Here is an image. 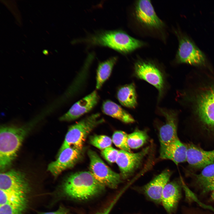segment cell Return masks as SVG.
Returning a JSON list of instances; mask_svg holds the SVG:
<instances>
[{
	"label": "cell",
	"instance_id": "6da1fadb",
	"mask_svg": "<svg viewBox=\"0 0 214 214\" xmlns=\"http://www.w3.org/2000/svg\"><path fill=\"white\" fill-rule=\"evenodd\" d=\"M75 41L86 43L90 45L107 46L123 54L131 52L144 45L143 41L119 29L100 31Z\"/></svg>",
	"mask_w": 214,
	"mask_h": 214
},
{
	"label": "cell",
	"instance_id": "3957f363",
	"mask_svg": "<svg viewBox=\"0 0 214 214\" xmlns=\"http://www.w3.org/2000/svg\"><path fill=\"white\" fill-rule=\"evenodd\" d=\"M26 126H1L0 130V169L4 171L16 158L22 142L30 130Z\"/></svg>",
	"mask_w": 214,
	"mask_h": 214
},
{
	"label": "cell",
	"instance_id": "7402d4cb",
	"mask_svg": "<svg viewBox=\"0 0 214 214\" xmlns=\"http://www.w3.org/2000/svg\"><path fill=\"white\" fill-rule=\"evenodd\" d=\"M117 60V57L114 56L98 64L96 75V89H100L109 78L113 68Z\"/></svg>",
	"mask_w": 214,
	"mask_h": 214
},
{
	"label": "cell",
	"instance_id": "8fae6325",
	"mask_svg": "<svg viewBox=\"0 0 214 214\" xmlns=\"http://www.w3.org/2000/svg\"><path fill=\"white\" fill-rule=\"evenodd\" d=\"M149 150V148L147 147L135 153L119 150L116 163L119 168L122 178L126 179L133 173L139 166Z\"/></svg>",
	"mask_w": 214,
	"mask_h": 214
},
{
	"label": "cell",
	"instance_id": "8992f818",
	"mask_svg": "<svg viewBox=\"0 0 214 214\" xmlns=\"http://www.w3.org/2000/svg\"><path fill=\"white\" fill-rule=\"evenodd\" d=\"M88 154L90 160V171L95 178L105 187L117 188L121 182V177L111 170L94 151L89 150Z\"/></svg>",
	"mask_w": 214,
	"mask_h": 214
},
{
	"label": "cell",
	"instance_id": "d6986e66",
	"mask_svg": "<svg viewBox=\"0 0 214 214\" xmlns=\"http://www.w3.org/2000/svg\"><path fill=\"white\" fill-rule=\"evenodd\" d=\"M102 110L106 114L126 123H133L135 120L132 116L120 106L109 100L103 102Z\"/></svg>",
	"mask_w": 214,
	"mask_h": 214
},
{
	"label": "cell",
	"instance_id": "5bb4252c",
	"mask_svg": "<svg viewBox=\"0 0 214 214\" xmlns=\"http://www.w3.org/2000/svg\"><path fill=\"white\" fill-rule=\"evenodd\" d=\"M158 112L164 117L165 121L159 129L160 145L167 144L178 138L177 135V117L174 111L158 108Z\"/></svg>",
	"mask_w": 214,
	"mask_h": 214
},
{
	"label": "cell",
	"instance_id": "4fadbf2b",
	"mask_svg": "<svg viewBox=\"0 0 214 214\" xmlns=\"http://www.w3.org/2000/svg\"><path fill=\"white\" fill-rule=\"evenodd\" d=\"M0 189L27 194L30 191V187L23 173L12 169L0 173Z\"/></svg>",
	"mask_w": 214,
	"mask_h": 214
},
{
	"label": "cell",
	"instance_id": "7a4b0ae2",
	"mask_svg": "<svg viewBox=\"0 0 214 214\" xmlns=\"http://www.w3.org/2000/svg\"><path fill=\"white\" fill-rule=\"evenodd\" d=\"M105 186L100 183L90 171L72 174L66 179L62 185L64 195L72 199L85 200L100 194Z\"/></svg>",
	"mask_w": 214,
	"mask_h": 214
},
{
	"label": "cell",
	"instance_id": "f1b7e54d",
	"mask_svg": "<svg viewBox=\"0 0 214 214\" xmlns=\"http://www.w3.org/2000/svg\"><path fill=\"white\" fill-rule=\"evenodd\" d=\"M122 194L121 193H119L107 207L103 210L95 214H109L113 206Z\"/></svg>",
	"mask_w": 214,
	"mask_h": 214
},
{
	"label": "cell",
	"instance_id": "ba28073f",
	"mask_svg": "<svg viewBox=\"0 0 214 214\" xmlns=\"http://www.w3.org/2000/svg\"><path fill=\"white\" fill-rule=\"evenodd\" d=\"M196 111L204 127L209 130H214V87L207 89L199 95Z\"/></svg>",
	"mask_w": 214,
	"mask_h": 214
},
{
	"label": "cell",
	"instance_id": "83f0119b",
	"mask_svg": "<svg viewBox=\"0 0 214 214\" xmlns=\"http://www.w3.org/2000/svg\"><path fill=\"white\" fill-rule=\"evenodd\" d=\"M119 151L111 146L102 150L101 153L106 160L112 163L116 162Z\"/></svg>",
	"mask_w": 214,
	"mask_h": 214
},
{
	"label": "cell",
	"instance_id": "ac0fdd59",
	"mask_svg": "<svg viewBox=\"0 0 214 214\" xmlns=\"http://www.w3.org/2000/svg\"><path fill=\"white\" fill-rule=\"evenodd\" d=\"M187 145L178 138L170 143L160 145V158L173 162L176 165L186 161Z\"/></svg>",
	"mask_w": 214,
	"mask_h": 214
},
{
	"label": "cell",
	"instance_id": "5b68a950",
	"mask_svg": "<svg viewBox=\"0 0 214 214\" xmlns=\"http://www.w3.org/2000/svg\"><path fill=\"white\" fill-rule=\"evenodd\" d=\"M134 75L137 78L146 81L157 89L158 100L160 101L164 95L166 88L165 76L161 69L152 62L138 60L134 64Z\"/></svg>",
	"mask_w": 214,
	"mask_h": 214
},
{
	"label": "cell",
	"instance_id": "277c9868",
	"mask_svg": "<svg viewBox=\"0 0 214 214\" xmlns=\"http://www.w3.org/2000/svg\"><path fill=\"white\" fill-rule=\"evenodd\" d=\"M104 121L99 113L92 114L72 125L68 129L58 153L73 147L82 150L86 139L96 126Z\"/></svg>",
	"mask_w": 214,
	"mask_h": 214
},
{
	"label": "cell",
	"instance_id": "603a6c76",
	"mask_svg": "<svg viewBox=\"0 0 214 214\" xmlns=\"http://www.w3.org/2000/svg\"><path fill=\"white\" fill-rule=\"evenodd\" d=\"M27 195L15 191L0 189V206L10 204L27 206Z\"/></svg>",
	"mask_w": 214,
	"mask_h": 214
},
{
	"label": "cell",
	"instance_id": "484cf974",
	"mask_svg": "<svg viewBox=\"0 0 214 214\" xmlns=\"http://www.w3.org/2000/svg\"><path fill=\"white\" fill-rule=\"evenodd\" d=\"M89 141L92 145L102 150L111 147L112 143V139L104 135L92 136L90 137Z\"/></svg>",
	"mask_w": 214,
	"mask_h": 214
},
{
	"label": "cell",
	"instance_id": "d4e9b609",
	"mask_svg": "<svg viewBox=\"0 0 214 214\" xmlns=\"http://www.w3.org/2000/svg\"><path fill=\"white\" fill-rule=\"evenodd\" d=\"M128 135L124 131H117L114 133L112 140V143L120 150L130 152L128 143Z\"/></svg>",
	"mask_w": 214,
	"mask_h": 214
},
{
	"label": "cell",
	"instance_id": "f546056e",
	"mask_svg": "<svg viewBox=\"0 0 214 214\" xmlns=\"http://www.w3.org/2000/svg\"><path fill=\"white\" fill-rule=\"evenodd\" d=\"M40 214H70L69 210L66 207L61 206L56 211L43 213Z\"/></svg>",
	"mask_w": 214,
	"mask_h": 214
},
{
	"label": "cell",
	"instance_id": "7c38bea8",
	"mask_svg": "<svg viewBox=\"0 0 214 214\" xmlns=\"http://www.w3.org/2000/svg\"><path fill=\"white\" fill-rule=\"evenodd\" d=\"M171 174L169 170H166L145 185L134 188L135 190L143 194L155 203L160 204L163 190L169 182Z\"/></svg>",
	"mask_w": 214,
	"mask_h": 214
},
{
	"label": "cell",
	"instance_id": "9c48e42d",
	"mask_svg": "<svg viewBox=\"0 0 214 214\" xmlns=\"http://www.w3.org/2000/svg\"><path fill=\"white\" fill-rule=\"evenodd\" d=\"M134 10L136 18L143 26L153 29H160L163 26V22L157 15L150 1H137Z\"/></svg>",
	"mask_w": 214,
	"mask_h": 214
},
{
	"label": "cell",
	"instance_id": "30bf717a",
	"mask_svg": "<svg viewBox=\"0 0 214 214\" xmlns=\"http://www.w3.org/2000/svg\"><path fill=\"white\" fill-rule=\"evenodd\" d=\"M57 159L48 166L47 170L56 177L64 171L72 168L81 159L82 150L70 147L58 154Z\"/></svg>",
	"mask_w": 214,
	"mask_h": 214
},
{
	"label": "cell",
	"instance_id": "2e32d148",
	"mask_svg": "<svg viewBox=\"0 0 214 214\" xmlns=\"http://www.w3.org/2000/svg\"><path fill=\"white\" fill-rule=\"evenodd\" d=\"M187 146L186 161L191 167L203 169L214 163V150H205L192 143Z\"/></svg>",
	"mask_w": 214,
	"mask_h": 214
},
{
	"label": "cell",
	"instance_id": "9a60e30c",
	"mask_svg": "<svg viewBox=\"0 0 214 214\" xmlns=\"http://www.w3.org/2000/svg\"><path fill=\"white\" fill-rule=\"evenodd\" d=\"M99 97L97 92L93 91L74 103L59 120L70 121L77 119L91 111L97 103Z\"/></svg>",
	"mask_w": 214,
	"mask_h": 214
},
{
	"label": "cell",
	"instance_id": "cb8c5ba5",
	"mask_svg": "<svg viewBox=\"0 0 214 214\" xmlns=\"http://www.w3.org/2000/svg\"><path fill=\"white\" fill-rule=\"evenodd\" d=\"M148 138V135L145 131L136 130L128 135V146L130 149L138 148L146 142Z\"/></svg>",
	"mask_w": 214,
	"mask_h": 214
},
{
	"label": "cell",
	"instance_id": "4dcf8cb0",
	"mask_svg": "<svg viewBox=\"0 0 214 214\" xmlns=\"http://www.w3.org/2000/svg\"><path fill=\"white\" fill-rule=\"evenodd\" d=\"M211 191L212 192L211 194V197L212 199L214 200V188H213Z\"/></svg>",
	"mask_w": 214,
	"mask_h": 214
},
{
	"label": "cell",
	"instance_id": "e0dca14e",
	"mask_svg": "<svg viewBox=\"0 0 214 214\" xmlns=\"http://www.w3.org/2000/svg\"><path fill=\"white\" fill-rule=\"evenodd\" d=\"M181 182L174 180L168 182L163 190L161 203L167 214H172L177 207L181 197Z\"/></svg>",
	"mask_w": 214,
	"mask_h": 214
},
{
	"label": "cell",
	"instance_id": "ffe728a7",
	"mask_svg": "<svg viewBox=\"0 0 214 214\" xmlns=\"http://www.w3.org/2000/svg\"><path fill=\"white\" fill-rule=\"evenodd\" d=\"M117 97L119 103L123 106L135 108L137 102L135 84L131 83L121 86L117 91Z\"/></svg>",
	"mask_w": 214,
	"mask_h": 214
},
{
	"label": "cell",
	"instance_id": "4316f807",
	"mask_svg": "<svg viewBox=\"0 0 214 214\" xmlns=\"http://www.w3.org/2000/svg\"><path fill=\"white\" fill-rule=\"evenodd\" d=\"M26 206L6 204L0 206V214H22Z\"/></svg>",
	"mask_w": 214,
	"mask_h": 214
},
{
	"label": "cell",
	"instance_id": "44dd1931",
	"mask_svg": "<svg viewBox=\"0 0 214 214\" xmlns=\"http://www.w3.org/2000/svg\"><path fill=\"white\" fill-rule=\"evenodd\" d=\"M195 176L196 183L203 193L211 191L214 188V163L204 167Z\"/></svg>",
	"mask_w": 214,
	"mask_h": 214
},
{
	"label": "cell",
	"instance_id": "52a82bcc",
	"mask_svg": "<svg viewBox=\"0 0 214 214\" xmlns=\"http://www.w3.org/2000/svg\"><path fill=\"white\" fill-rule=\"evenodd\" d=\"M179 47L176 54L178 63H184L195 66L204 64L206 57L204 53L187 36L177 33Z\"/></svg>",
	"mask_w": 214,
	"mask_h": 214
},
{
	"label": "cell",
	"instance_id": "1f68e13d",
	"mask_svg": "<svg viewBox=\"0 0 214 214\" xmlns=\"http://www.w3.org/2000/svg\"><path fill=\"white\" fill-rule=\"evenodd\" d=\"M43 53L45 54H48L47 51L46 50H44L43 51Z\"/></svg>",
	"mask_w": 214,
	"mask_h": 214
}]
</instances>
